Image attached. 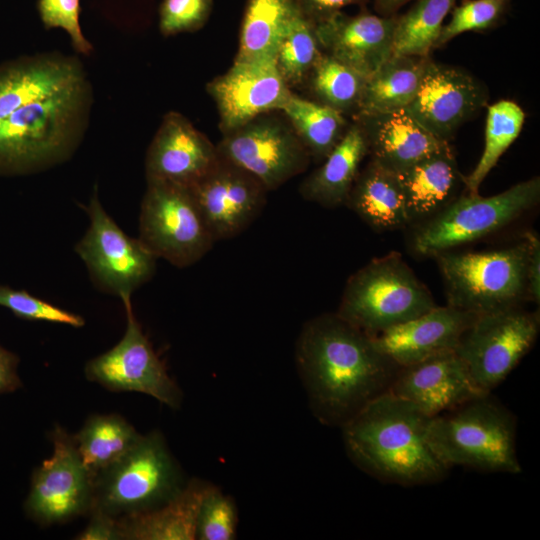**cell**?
Listing matches in <instances>:
<instances>
[{"instance_id": "cell-33", "label": "cell", "mask_w": 540, "mask_h": 540, "mask_svg": "<svg viewBox=\"0 0 540 540\" xmlns=\"http://www.w3.org/2000/svg\"><path fill=\"white\" fill-rule=\"evenodd\" d=\"M456 0H415L396 16L393 54L430 56L443 22Z\"/></svg>"}, {"instance_id": "cell-27", "label": "cell", "mask_w": 540, "mask_h": 540, "mask_svg": "<svg viewBox=\"0 0 540 540\" xmlns=\"http://www.w3.org/2000/svg\"><path fill=\"white\" fill-rule=\"evenodd\" d=\"M345 206L375 231H393L409 225L397 175L371 159L359 171Z\"/></svg>"}, {"instance_id": "cell-34", "label": "cell", "mask_w": 540, "mask_h": 540, "mask_svg": "<svg viewBox=\"0 0 540 540\" xmlns=\"http://www.w3.org/2000/svg\"><path fill=\"white\" fill-rule=\"evenodd\" d=\"M366 78L364 75L323 53L310 72L306 83L316 98L345 116L358 112Z\"/></svg>"}, {"instance_id": "cell-32", "label": "cell", "mask_w": 540, "mask_h": 540, "mask_svg": "<svg viewBox=\"0 0 540 540\" xmlns=\"http://www.w3.org/2000/svg\"><path fill=\"white\" fill-rule=\"evenodd\" d=\"M524 121L525 113L514 101L500 100L488 106L483 153L472 172L464 177L468 193H478L486 176L519 136Z\"/></svg>"}, {"instance_id": "cell-30", "label": "cell", "mask_w": 540, "mask_h": 540, "mask_svg": "<svg viewBox=\"0 0 540 540\" xmlns=\"http://www.w3.org/2000/svg\"><path fill=\"white\" fill-rule=\"evenodd\" d=\"M311 159L323 161L344 136L346 116L320 102L292 94L281 109Z\"/></svg>"}, {"instance_id": "cell-13", "label": "cell", "mask_w": 540, "mask_h": 540, "mask_svg": "<svg viewBox=\"0 0 540 540\" xmlns=\"http://www.w3.org/2000/svg\"><path fill=\"white\" fill-rule=\"evenodd\" d=\"M126 330L121 340L85 365L87 379L110 391L144 393L170 408L180 406L181 391L137 321L131 298L122 299Z\"/></svg>"}, {"instance_id": "cell-3", "label": "cell", "mask_w": 540, "mask_h": 540, "mask_svg": "<svg viewBox=\"0 0 540 540\" xmlns=\"http://www.w3.org/2000/svg\"><path fill=\"white\" fill-rule=\"evenodd\" d=\"M92 105L87 80L0 119V171L34 173L70 159L85 136Z\"/></svg>"}, {"instance_id": "cell-12", "label": "cell", "mask_w": 540, "mask_h": 540, "mask_svg": "<svg viewBox=\"0 0 540 540\" xmlns=\"http://www.w3.org/2000/svg\"><path fill=\"white\" fill-rule=\"evenodd\" d=\"M262 114L222 134L219 156L244 169L269 191L307 170L311 156L288 120Z\"/></svg>"}, {"instance_id": "cell-40", "label": "cell", "mask_w": 540, "mask_h": 540, "mask_svg": "<svg viewBox=\"0 0 540 540\" xmlns=\"http://www.w3.org/2000/svg\"><path fill=\"white\" fill-rule=\"evenodd\" d=\"M38 10L46 28L63 29L77 52L91 54L93 46L85 38L79 24V0H39Z\"/></svg>"}, {"instance_id": "cell-6", "label": "cell", "mask_w": 540, "mask_h": 540, "mask_svg": "<svg viewBox=\"0 0 540 540\" xmlns=\"http://www.w3.org/2000/svg\"><path fill=\"white\" fill-rule=\"evenodd\" d=\"M178 464L161 433L141 435L94 477L90 513L122 517L154 509L184 487Z\"/></svg>"}, {"instance_id": "cell-11", "label": "cell", "mask_w": 540, "mask_h": 540, "mask_svg": "<svg viewBox=\"0 0 540 540\" xmlns=\"http://www.w3.org/2000/svg\"><path fill=\"white\" fill-rule=\"evenodd\" d=\"M540 329L538 312L520 306L475 317L455 349L485 394L497 387L528 353Z\"/></svg>"}, {"instance_id": "cell-5", "label": "cell", "mask_w": 540, "mask_h": 540, "mask_svg": "<svg viewBox=\"0 0 540 540\" xmlns=\"http://www.w3.org/2000/svg\"><path fill=\"white\" fill-rule=\"evenodd\" d=\"M435 306L433 296L402 256L391 252L349 277L336 313L373 336Z\"/></svg>"}, {"instance_id": "cell-19", "label": "cell", "mask_w": 540, "mask_h": 540, "mask_svg": "<svg viewBox=\"0 0 540 540\" xmlns=\"http://www.w3.org/2000/svg\"><path fill=\"white\" fill-rule=\"evenodd\" d=\"M389 392L410 402L428 418L487 395L475 385L455 351L399 367Z\"/></svg>"}, {"instance_id": "cell-45", "label": "cell", "mask_w": 540, "mask_h": 540, "mask_svg": "<svg viewBox=\"0 0 540 540\" xmlns=\"http://www.w3.org/2000/svg\"><path fill=\"white\" fill-rule=\"evenodd\" d=\"M415 0H374V8L379 15L394 16L405 4Z\"/></svg>"}, {"instance_id": "cell-38", "label": "cell", "mask_w": 540, "mask_h": 540, "mask_svg": "<svg viewBox=\"0 0 540 540\" xmlns=\"http://www.w3.org/2000/svg\"><path fill=\"white\" fill-rule=\"evenodd\" d=\"M0 306L25 320L46 321L76 328L85 324L83 317L77 314L61 309L26 291L6 285H0Z\"/></svg>"}, {"instance_id": "cell-24", "label": "cell", "mask_w": 540, "mask_h": 540, "mask_svg": "<svg viewBox=\"0 0 540 540\" xmlns=\"http://www.w3.org/2000/svg\"><path fill=\"white\" fill-rule=\"evenodd\" d=\"M402 189L408 224L423 222L456 198L464 185L449 144L396 174Z\"/></svg>"}, {"instance_id": "cell-31", "label": "cell", "mask_w": 540, "mask_h": 540, "mask_svg": "<svg viewBox=\"0 0 540 540\" xmlns=\"http://www.w3.org/2000/svg\"><path fill=\"white\" fill-rule=\"evenodd\" d=\"M140 437L130 423L116 414L93 415L73 435L82 462L93 477L128 451Z\"/></svg>"}, {"instance_id": "cell-17", "label": "cell", "mask_w": 540, "mask_h": 540, "mask_svg": "<svg viewBox=\"0 0 540 540\" xmlns=\"http://www.w3.org/2000/svg\"><path fill=\"white\" fill-rule=\"evenodd\" d=\"M216 241L236 237L261 214L268 190L253 175L220 157L189 188Z\"/></svg>"}, {"instance_id": "cell-41", "label": "cell", "mask_w": 540, "mask_h": 540, "mask_svg": "<svg viewBox=\"0 0 540 540\" xmlns=\"http://www.w3.org/2000/svg\"><path fill=\"white\" fill-rule=\"evenodd\" d=\"M299 12L312 24H318L345 7L362 5L367 0H292Z\"/></svg>"}, {"instance_id": "cell-10", "label": "cell", "mask_w": 540, "mask_h": 540, "mask_svg": "<svg viewBox=\"0 0 540 540\" xmlns=\"http://www.w3.org/2000/svg\"><path fill=\"white\" fill-rule=\"evenodd\" d=\"M85 209L90 223L76 253L100 291L121 300L131 298L155 274L157 257L117 225L102 206L96 186Z\"/></svg>"}, {"instance_id": "cell-16", "label": "cell", "mask_w": 540, "mask_h": 540, "mask_svg": "<svg viewBox=\"0 0 540 540\" xmlns=\"http://www.w3.org/2000/svg\"><path fill=\"white\" fill-rule=\"evenodd\" d=\"M213 98L222 134L262 114L281 111L292 94L275 58L237 61L206 86Z\"/></svg>"}, {"instance_id": "cell-7", "label": "cell", "mask_w": 540, "mask_h": 540, "mask_svg": "<svg viewBox=\"0 0 540 540\" xmlns=\"http://www.w3.org/2000/svg\"><path fill=\"white\" fill-rule=\"evenodd\" d=\"M447 305L476 315L517 307L527 298V243L507 248L434 256Z\"/></svg>"}, {"instance_id": "cell-20", "label": "cell", "mask_w": 540, "mask_h": 540, "mask_svg": "<svg viewBox=\"0 0 540 540\" xmlns=\"http://www.w3.org/2000/svg\"><path fill=\"white\" fill-rule=\"evenodd\" d=\"M396 16L340 11L314 28L323 53L369 77L393 55Z\"/></svg>"}, {"instance_id": "cell-26", "label": "cell", "mask_w": 540, "mask_h": 540, "mask_svg": "<svg viewBox=\"0 0 540 540\" xmlns=\"http://www.w3.org/2000/svg\"><path fill=\"white\" fill-rule=\"evenodd\" d=\"M367 155L368 144L364 131L354 120L322 165L300 184L301 197L325 208L345 206L360 165Z\"/></svg>"}, {"instance_id": "cell-1", "label": "cell", "mask_w": 540, "mask_h": 540, "mask_svg": "<svg viewBox=\"0 0 540 540\" xmlns=\"http://www.w3.org/2000/svg\"><path fill=\"white\" fill-rule=\"evenodd\" d=\"M295 359L312 410L327 425L342 426L388 392L399 369L369 335L337 313L322 314L304 324Z\"/></svg>"}, {"instance_id": "cell-43", "label": "cell", "mask_w": 540, "mask_h": 540, "mask_svg": "<svg viewBox=\"0 0 540 540\" xmlns=\"http://www.w3.org/2000/svg\"><path fill=\"white\" fill-rule=\"evenodd\" d=\"M76 538L80 540L123 539L118 518L101 512L91 513L90 522Z\"/></svg>"}, {"instance_id": "cell-28", "label": "cell", "mask_w": 540, "mask_h": 540, "mask_svg": "<svg viewBox=\"0 0 540 540\" xmlns=\"http://www.w3.org/2000/svg\"><path fill=\"white\" fill-rule=\"evenodd\" d=\"M430 58V56L391 55L366 78L358 112L355 115L406 109L418 91Z\"/></svg>"}, {"instance_id": "cell-39", "label": "cell", "mask_w": 540, "mask_h": 540, "mask_svg": "<svg viewBox=\"0 0 540 540\" xmlns=\"http://www.w3.org/2000/svg\"><path fill=\"white\" fill-rule=\"evenodd\" d=\"M213 0H163L159 10V29L168 37L201 29L209 19Z\"/></svg>"}, {"instance_id": "cell-9", "label": "cell", "mask_w": 540, "mask_h": 540, "mask_svg": "<svg viewBox=\"0 0 540 540\" xmlns=\"http://www.w3.org/2000/svg\"><path fill=\"white\" fill-rule=\"evenodd\" d=\"M157 257L178 268L200 261L215 240L189 188L147 183L139 215V237Z\"/></svg>"}, {"instance_id": "cell-44", "label": "cell", "mask_w": 540, "mask_h": 540, "mask_svg": "<svg viewBox=\"0 0 540 540\" xmlns=\"http://www.w3.org/2000/svg\"><path fill=\"white\" fill-rule=\"evenodd\" d=\"M18 364V356L0 345V394L10 393L21 387Z\"/></svg>"}, {"instance_id": "cell-22", "label": "cell", "mask_w": 540, "mask_h": 540, "mask_svg": "<svg viewBox=\"0 0 540 540\" xmlns=\"http://www.w3.org/2000/svg\"><path fill=\"white\" fill-rule=\"evenodd\" d=\"M89 80L78 57L44 52L0 68V119Z\"/></svg>"}, {"instance_id": "cell-15", "label": "cell", "mask_w": 540, "mask_h": 540, "mask_svg": "<svg viewBox=\"0 0 540 540\" xmlns=\"http://www.w3.org/2000/svg\"><path fill=\"white\" fill-rule=\"evenodd\" d=\"M488 97L485 86L470 73L430 58L406 110L435 137L449 142L461 125L486 106Z\"/></svg>"}, {"instance_id": "cell-35", "label": "cell", "mask_w": 540, "mask_h": 540, "mask_svg": "<svg viewBox=\"0 0 540 540\" xmlns=\"http://www.w3.org/2000/svg\"><path fill=\"white\" fill-rule=\"evenodd\" d=\"M321 54L314 24L297 9L275 54L276 67L290 89L306 83Z\"/></svg>"}, {"instance_id": "cell-25", "label": "cell", "mask_w": 540, "mask_h": 540, "mask_svg": "<svg viewBox=\"0 0 540 540\" xmlns=\"http://www.w3.org/2000/svg\"><path fill=\"white\" fill-rule=\"evenodd\" d=\"M212 484L193 479L166 503L143 512L117 517L123 539L194 540L199 509Z\"/></svg>"}, {"instance_id": "cell-21", "label": "cell", "mask_w": 540, "mask_h": 540, "mask_svg": "<svg viewBox=\"0 0 540 540\" xmlns=\"http://www.w3.org/2000/svg\"><path fill=\"white\" fill-rule=\"evenodd\" d=\"M477 315L455 307L435 306L411 320L370 336L374 346L398 367L455 351Z\"/></svg>"}, {"instance_id": "cell-23", "label": "cell", "mask_w": 540, "mask_h": 540, "mask_svg": "<svg viewBox=\"0 0 540 540\" xmlns=\"http://www.w3.org/2000/svg\"><path fill=\"white\" fill-rule=\"evenodd\" d=\"M353 118L364 131L371 160L395 174L449 144L426 130L406 109Z\"/></svg>"}, {"instance_id": "cell-18", "label": "cell", "mask_w": 540, "mask_h": 540, "mask_svg": "<svg viewBox=\"0 0 540 540\" xmlns=\"http://www.w3.org/2000/svg\"><path fill=\"white\" fill-rule=\"evenodd\" d=\"M216 145L184 115L163 116L146 153L147 183H168L191 188L219 162Z\"/></svg>"}, {"instance_id": "cell-29", "label": "cell", "mask_w": 540, "mask_h": 540, "mask_svg": "<svg viewBox=\"0 0 540 540\" xmlns=\"http://www.w3.org/2000/svg\"><path fill=\"white\" fill-rule=\"evenodd\" d=\"M296 11L292 0H247L235 60L275 58Z\"/></svg>"}, {"instance_id": "cell-8", "label": "cell", "mask_w": 540, "mask_h": 540, "mask_svg": "<svg viewBox=\"0 0 540 540\" xmlns=\"http://www.w3.org/2000/svg\"><path fill=\"white\" fill-rule=\"evenodd\" d=\"M539 200L538 176L492 196L467 192L417 226L412 248L419 255L435 256L473 242L508 225L535 207Z\"/></svg>"}, {"instance_id": "cell-2", "label": "cell", "mask_w": 540, "mask_h": 540, "mask_svg": "<svg viewBox=\"0 0 540 540\" xmlns=\"http://www.w3.org/2000/svg\"><path fill=\"white\" fill-rule=\"evenodd\" d=\"M428 417L389 391L366 404L341 427L353 462L371 476L403 486L442 480L448 468L426 440Z\"/></svg>"}, {"instance_id": "cell-14", "label": "cell", "mask_w": 540, "mask_h": 540, "mask_svg": "<svg viewBox=\"0 0 540 540\" xmlns=\"http://www.w3.org/2000/svg\"><path fill=\"white\" fill-rule=\"evenodd\" d=\"M53 453L33 473L25 501L27 515L40 525L66 522L89 512L94 477L83 464L72 435L56 426Z\"/></svg>"}, {"instance_id": "cell-4", "label": "cell", "mask_w": 540, "mask_h": 540, "mask_svg": "<svg viewBox=\"0 0 540 540\" xmlns=\"http://www.w3.org/2000/svg\"><path fill=\"white\" fill-rule=\"evenodd\" d=\"M515 436L514 417L489 394L433 416L426 425L428 445L448 469L521 473Z\"/></svg>"}, {"instance_id": "cell-36", "label": "cell", "mask_w": 540, "mask_h": 540, "mask_svg": "<svg viewBox=\"0 0 540 540\" xmlns=\"http://www.w3.org/2000/svg\"><path fill=\"white\" fill-rule=\"evenodd\" d=\"M511 0H462L452 8L451 17L443 25L435 48H439L465 32H483L495 28L506 15Z\"/></svg>"}, {"instance_id": "cell-37", "label": "cell", "mask_w": 540, "mask_h": 540, "mask_svg": "<svg viewBox=\"0 0 540 540\" xmlns=\"http://www.w3.org/2000/svg\"><path fill=\"white\" fill-rule=\"evenodd\" d=\"M237 523L238 514L233 499L212 485L199 509L196 539H235Z\"/></svg>"}, {"instance_id": "cell-42", "label": "cell", "mask_w": 540, "mask_h": 540, "mask_svg": "<svg viewBox=\"0 0 540 540\" xmlns=\"http://www.w3.org/2000/svg\"><path fill=\"white\" fill-rule=\"evenodd\" d=\"M523 239L527 243L526 292L527 298L539 304L540 301V239L537 233L527 231Z\"/></svg>"}]
</instances>
